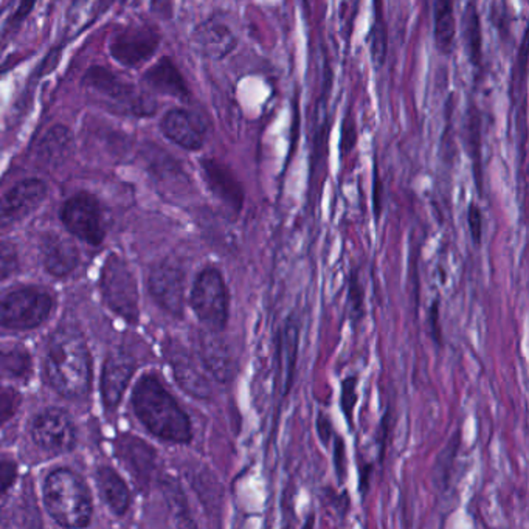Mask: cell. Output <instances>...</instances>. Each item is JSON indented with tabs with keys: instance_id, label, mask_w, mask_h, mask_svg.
Wrapping results in <instances>:
<instances>
[{
	"instance_id": "cell-1",
	"label": "cell",
	"mask_w": 529,
	"mask_h": 529,
	"mask_svg": "<svg viewBox=\"0 0 529 529\" xmlns=\"http://www.w3.org/2000/svg\"><path fill=\"white\" fill-rule=\"evenodd\" d=\"M48 382L59 395L78 399L88 395L92 365L88 345L75 328H59L53 334L46 355Z\"/></svg>"
},
{
	"instance_id": "cell-2",
	"label": "cell",
	"mask_w": 529,
	"mask_h": 529,
	"mask_svg": "<svg viewBox=\"0 0 529 529\" xmlns=\"http://www.w3.org/2000/svg\"><path fill=\"white\" fill-rule=\"evenodd\" d=\"M132 407L146 429L163 441H192V421L156 376L148 374L140 379L132 393Z\"/></svg>"
},
{
	"instance_id": "cell-3",
	"label": "cell",
	"mask_w": 529,
	"mask_h": 529,
	"mask_svg": "<svg viewBox=\"0 0 529 529\" xmlns=\"http://www.w3.org/2000/svg\"><path fill=\"white\" fill-rule=\"evenodd\" d=\"M44 503L53 520L64 528H84L92 517L89 489L69 469H58L47 477Z\"/></svg>"
},
{
	"instance_id": "cell-4",
	"label": "cell",
	"mask_w": 529,
	"mask_h": 529,
	"mask_svg": "<svg viewBox=\"0 0 529 529\" xmlns=\"http://www.w3.org/2000/svg\"><path fill=\"white\" fill-rule=\"evenodd\" d=\"M190 304L207 331L222 332L227 328L230 294L224 275L216 266H207L199 272L192 285Z\"/></svg>"
},
{
	"instance_id": "cell-5",
	"label": "cell",
	"mask_w": 529,
	"mask_h": 529,
	"mask_svg": "<svg viewBox=\"0 0 529 529\" xmlns=\"http://www.w3.org/2000/svg\"><path fill=\"white\" fill-rule=\"evenodd\" d=\"M99 287L106 304L124 320L137 323L140 317L139 289L128 262L111 253L101 269Z\"/></svg>"
},
{
	"instance_id": "cell-6",
	"label": "cell",
	"mask_w": 529,
	"mask_h": 529,
	"mask_svg": "<svg viewBox=\"0 0 529 529\" xmlns=\"http://www.w3.org/2000/svg\"><path fill=\"white\" fill-rule=\"evenodd\" d=\"M52 308L48 292L38 287L19 289L0 302V325L14 331H29L42 325Z\"/></svg>"
},
{
	"instance_id": "cell-7",
	"label": "cell",
	"mask_w": 529,
	"mask_h": 529,
	"mask_svg": "<svg viewBox=\"0 0 529 529\" xmlns=\"http://www.w3.org/2000/svg\"><path fill=\"white\" fill-rule=\"evenodd\" d=\"M84 82L90 92L95 93L99 99L114 107V111L126 112V114H149L151 109L146 106L143 95L137 92L135 86L123 80L111 70L103 67H92L89 70Z\"/></svg>"
},
{
	"instance_id": "cell-8",
	"label": "cell",
	"mask_w": 529,
	"mask_h": 529,
	"mask_svg": "<svg viewBox=\"0 0 529 529\" xmlns=\"http://www.w3.org/2000/svg\"><path fill=\"white\" fill-rule=\"evenodd\" d=\"M65 227L76 238L90 245H99L105 239V222L98 201L88 192L70 198L61 209Z\"/></svg>"
},
{
	"instance_id": "cell-9",
	"label": "cell",
	"mask_w": 529,
	"mask_h": 529,
	"mask_svg": "<svg viewBox=\"0 0 529 529\" xmlns=\"http://www.w3.org/2000/svg\"><path fill=\"white\" fill-rule=\"evenodd\" d=\"M149 291L160 308L182 317L185 309V270L173 260H165L152 268Z\"/></svg>"
},
{
	"instance_id": "cell-10",
	"label": "cell",
	"mask_w": 529,
	"mask_h": 529,
	"mask_svg": "<svg viewBox=\"0 0 529 529\" xmlns=\"http://www.w3.org/2000/svg\"><path fill=\"white\" fill-rule=\"evenodd\" d=\"M160 44L158 31L149 27H129L112 38V58L126 67H139L154 56Z\"/></svg>"
},
{
	"instance_id": "cell-11",
	"label": "cell",
	"mask_w": 529,
	"mask_h": 529,
	"mask_svg": "<svg viewBox=\"0 0 529 529\" xmlns=\"http://www.w3.org/2000/svg\"><path fill=\"white\" fill-rule=\"evenodd\" d=\"M31 433L36 444L52 454L67 452L75 446L76 431L73 421L70 419L69 414L58 408H50L39 414L33 422Z\"/></svg>"
},
{
	"instance_id": "cell-12",
	"label": "cell",
	"mask_w": 529,
	"mask_h": 529,
	"mask_svg": "<svg viewBox=\"0 0 529 529\" xmlns=\"http://www.w3.org/2000/svg\"><path fill=\"white\" fill-rule=\"evenodd\" d=\"M47 196V185L39 179H25L0 198V228L22 221L31 215Z\"/></svg>"
},
{
	"instance_id": "cell-13",
	"label": "cell",
	"mask_w": 529,
	"mask_h": 529,
	"mask_svg": "<svg viewBox=\"0 0 529 529\" xmlns=\"http://www.w3.org/2000/svg\"><path fill=\"white\" fill-rule=\"evenodd\" d=\"M166 359H168L173 374L182 390L196 399H209L211 396V385L198 362L194 361L188 351L175 342L166 345Z\"/></svg>"
},
{
	"instance_id": "cell-14",
	"label": "cell",
	"mask_w": 529,
	"mask_h": 529,
	"mask_svg": "<svg viewBox=\"0 0 529 529\" xmlns=\"http://www.w3.org/2000/svg\"><path fill=\"white\" fill-rule=\"evenodd\" d=\"M201 168L209 192L235 213H241L245 202L244 186L241 185L232 169L216 158H204L201 162Z\"/></svg>"
},
{
	"instance_id": "cell-15",
	"label": "cell",
	"mask_w": 529,
	"mask_h": 529,
	"mask_svg": "<svg viewBox=\"0 0 529 529\" xmlns=\"http://www.w3.org/2000/svg\"><path fill=\"white\" fill-rule=\"evenodd\" d=\"M162 132L175 145L186 151H199L205 143V124L196 114L175 107L162 120Z\"/></svg>"
},
{
	"instance_id": "cell-16",
	"label": "cell",
	"mask_w": 529,
	"mask_h": 529,
	"mask_svg": "<svg viewBox=\"0 0 529 529\" xmlns=\"http://www.w3.org/2000/svg\"><path fill=\"white\" fill-rule=\"evenodd\" d=\"M135 363L128 354L115 351L106 359L101 376V393L107 410H115L134 374Z\"/></svg>"
},
{
	"instance_id": "cell-17",
	"label": "cell",
	"mask_w": 529,
	"mask_h": 529,
	"mask_svg": "<svg viewBox=\"0 0 529 529\" xmlns=\"http://www.w3.org/2000/svg\"><path fill=\"white\" fill-rule=\"evenodd\" d=\"M41 256L47 272L58 278L72 274L80 264V251L75 243L59 233L42 236Z\"/></svg>"
},
{
	"instance_id": "cell-18",
	"label": "cell",
	"mask_w": 529,
	"mask_h": 529,
	"mask_svg": "<svg viewBox=\"0 0 529 529\" xmlns=\"http://www.w3.org/2000/svg\"><path fill=\"white\" fill-rule=\"evenodd\" d=\"M216 334L219 332L205 329L204 334L201 336V362L211 378L222 384H227L238 371V363L233 357L228 345Z\"/></svg>"
},
{
	"instance_id": "cell-19",
	"label": "cell",
	"mask_w": 529,
	"mask_h": 529,
	"mask_svg": "<svg viewBox=\"0 0 529 529\" xmlns=\"http://www.w3.org/2000/svg\"><path fill=\"white\" fill-rule=\"evenodd\" d=\"M192 41L201 55L213 61L227 58L238 46V38L233 30L219 21L201 23L192 35Z\"/></svg>"
},
{
	"instance_id": "cell-20",
	"label": "cell",
	"mask_w": 529,
	"mask_h": 529,
	"mask_svg": "<svg viewBox=\"0 0 529 529\" xmlns=\"http://www.w3.org/2000/svg\"><path fill=\"white\" fill-rule=\"evenodd\" d=\"M118 455L132 474L137 484L146 488L156 471V452L139 438L124 435L116 441Z\"/></svg>"
},
{
	"instance_id": "cell-21",
	"label": "cell",
	"mask_w": 529,
	"mask_h": 529,
	"mask_svg": "<svg viewBox=\"0 0 529 529\" xmlns=\"http://www.w3.org/2000/svg\"><path fill=\"white\" fill-rule=\"evenodd\" d=\"M298 344H300V325H298L297 317L291 315L279 331L278 355L283 396L289 395L294 384L295 367H297Z\"/></svg>"
},
{
	"instance_id": "cell-22",
	"label": "cell",
	"mask_w": 529,
	"mask_h": 529,
	"mask_svg": "<svg viewBox=\"0 0 529 529\" xmlns=\"http://www.w3.org/2000/svg\"><path fill=\"white\" fill-rule=\"evenodd\" d=\"M145 82L156 92L169 95L175 98L186 99L190 97L188 84L185 78L173 63V59L162 58L158 64L152 65L151 69L145 73Z\"/></svg>"
},
{
	"instance_id": "cell-23",
	"label": "cell",
	"mask_w": 529,
	"mask_h": 529,
	"mask_svg": "<svg viewBox=\"0 0 529 529\" xmlns=\"http://www.w3.org/2000/svg\"><path fill=\"white\" fill-rule=\"evenodd\" d=\"M97 483H98L101 495L105 499L106 505L109 507L116 516H123L129 509L131 495L126 483L114 469L103 465L97 472Z\"/></svg>"
},
{
	"instance_id": "cell-24",
	"label": "cell",
	"mask_w": 529,
	"mask_h": 529,
	"mask_svg": "<svg viewBox=\"0 0 529 529\" xmlns=\"http://www.w3.org/2000/svg\"><path fill=\"white\" fill-rule=\"evenodd\" d=\"M455 0H435L433 2V23H435V42L442 55H450L454 50L456 21H455Z\"/></svg>"
},
{
	"instance_id": "cell-25",
	"label": "cell",
	"mask_w": 529,
	"mask_h": 529,
	"mask_svg": "<svg viewBox=\"0 0 529 529\" xmlns=\"http://www.w3.org/2000/svg\"><path fill=\"white\" fill-rule=\"evenodd\" d=\"M463 35H465V50L474 67H480L483 61V38H482V22L475 4H469L463 16Z\"/></svg>"
},
{
	"instance_id": "cell-26",
	"label": "cell",
	"mask_w": 529,
	"mask_h": 529,
	"mask_svg": "<svg viewBox=\"0 0 529 529\" xmlns=\"http://www.w3.org/2000/svg\"><path fill=\"white\" fill-rule=\"evenodd\" d=\"M73 146V134L64 124H56L41 140V151L48 158H63Z\"/></svg>"
},
{
	"instance_id": "cell-27",
	"label": "cell",
	"mask_w": 529,
	"mask_h": 529,
	"mask_svg": "<svg viewBox=\"0 0 529 529\" xmlns=\"http://www.w3.org/2000/svg\"><path fill=\"white\" fill-rule=\"evenodd\" d=\"M31 371V361L27 351L23 349H10L0 351V376L23 379Z\"/></svg>"
},
{
	"instance_id": "cell-28",
	"label": "cell",
	"mask_w": 529,
	"mask_h": 529,
	"mask_svg": "<svg viewBox=\"0 0 529 529\" xmlns=\"http://www.w3.org/2000/svg\"><path fill=\"white\" fill-rule=\"evenodd\" d=\"M370 52L371 58L376 65H384L388 52V31H387V23H385L382 13L376 14V21L370 31Z\"/></svg>"
},
{
	"instance_id": "cell-29",
	"label": "cell",
	"mask_w": 529,
	"mask_h": 529,
	"mask_svg": "<svg viewBox=\"0 0 529 529\" xmlns=\"http://www.w3.org/2000/svg\"><path fill=\"white\" fill-rule=\"evenodd\" d=\"M467 146L471 151L474 165H475V177H477L478 190H482V131H480V118L477 112H472L467 124Z\"/></svg>"
},
{
	"instance_id": "cell-30",
	"label": "cell",
	"mask_w": 529,
	"mask_h": 529,
	"mask_svg": "<svg viewBox=\"0 0 529 529\" xmlns=\"http://www.w3.org/2000/svg\"><path fill=\"white\" fill-rule=\"evenodd\" d=\"M363 302H365V291H363V286L359 278V270L354 269L349 277L348 285V304L354 320L361 321L362 317L365 315Z\"/></svg>"
},
{
	"instance_id": "cell-31",
	"label": "cell",
	"mask_w": 529,
	"mask_h": 529,
	"mask_svg": "<svg viewBox=\"0 0 529 529\" xmlns=\"http://www.w3.org/2000/svg\"><path fill=\"white\" fill-rule=\"evenodd\" d=\"M355 402H357V376H348L342 380V412L349 425L354 419Z\"/></svg>"
},
{
	"instance_id": "cell-32",
	"label": "cell",
	"mask_w": 529,
	"mask_h": 529,
	"mask_svg": "<svg viewBox=\"0 0 529 529\" xmlns=\"http://www.w3.org/2000/svg\"><path fill=\"white\" fill-rule=\"evenodd\" d=\"M19 268L16 245L10 241H0V281L12 277Z\"/></svg>"
},
{
	"instance_id": "cell-33",
	"label": "cell",
	"mask_w": 529,
	"mask_h": 529,
	"mask_svg": "<svg viewBox=\"0 0 529 529\" xmlns=\"http://www.w3.org/2000/svg\"><path fill=\"white\" fill-rule=\"evenodd\" d=\"M332 461H334V471L338 478V483H344L346 480V472H348V463H346V448H345V439L334 435V446H332Z\"/></svg>"
},
{
	"instance_id": "cell-34",
	"label": "cell",
	"mask_w": 529,
	"mask_h": 529,
	"mask_svg": "<svg viewBox=\"0 0 529 529\" xmlns=\"http://www.w3.org/2000/svg\"><path fill=\"white\" fill-rule=\"evenodd\" d=\"M467 224H469V232L474 244L482 245L483 239V213L477 204L472 202L467 209Z\"/></svg>"
},
{
	"instance_id": "cell-35",
	"label": "cell",
	"mask_w": 529,
	"mask_h": 529,
	"mask_svg": "<svg viewBox=\"0 0 529 529\" xmlns=\"http://www.w3.org/2000/svg\"><path fill=\"white\" fill-rule=\"evenodd\" d=\"M19 405L18 396L12 391L0 390V425L5 424L16 414Z\"/></svg>"
},
{
	"instance_id": "cell-36",
	"label": "cell",
	"mask_w": 529,
	"mask_h": 529,
	"mask_svg": "<svg viewBox=\"0 0 529 529\" xmlns=\"http://www.w3.org/2000/svg\"><path fill=\"white\" fill-rule=\"evenodd\" d=\"M18 475V465L13 461H2L0 463V497L12 488Z\"/></svg>"
},
{
	"instance_id": "cell-37",
	"label": "cell",
	"mask_w": 529,
	"mask_h": 529,
	"mask_svg": "<svg viewBox=\"0 0 529 529\" xmlns=\"http://www.w3.org/2000/svg\"><path fill=\"white\" fill-rule=\"evenodd\" d=\"M317 435L320 438L321 444L328 448L331 438L334 437V431H332V424L329 418L325 414H319L317 418Z\"/></svg>"
},
{
	"instance_id": "cell-38",
	"label": "cell",
	"mask_w": 529,
	"mask_h": 529,
	"mask_svg": "<svg viewBox=\"0 0 529 529\" xmlns=\"http://www.w3.org/2000/svg\"><path fill=\"white\" fill-rule=\"evenodd\" d=\"M429 326H431V338L435 340V344L441 345L442 331L441 325H439V304L438 302L433 303L431 312H429Z\"/></svg>"
},
{
	"instance_id": "cell-39",
	"label": "cell",
	"mask_w": 529,
	"mask_h": 529,
	"mask_svg": "<svg viewBox=\"0 0 529 529\" xmlns=\"http://www.w3.org/2000/svg\"><path fill=\"white\" fill-rule=\"evenodd\" d=\"M342 149L345 152L351 151V148L354 146L355 140H357V132H355V124L353 118L348 116L344 123V134H342Z\"/></svg>"
},
{
	"instance_id": "cell-40",
	"label": "cell",
	"mask_w": 529,
	"mask_h": 529,
	"mask_svg": "<svg viewBox=\"0 0 529 529\" xmlns=\"http://www.w3.org/2000/svg\"><path fill=\"white\" fill-rule=\"evenodd\" d=\"M382 181L379 179V175H374V213L379 218V213H382Z\"/></svg>"
},
{
	"instance_id": "cell-41",
	"label": "cell",
	"mask_w": 529,
	"mask_h": 529,
	"mask_svg": "<svg viewBox=\"0 0 529 529\" xmlns=\"http://www.w3.org/2000/svg\"><path fill=\"white\" fill-rule=\"evenodd\" d=\"M35 2L36 0H22L18 12H16V21H22V19L27 18L29 13L31 12V8L35 6Z\"/></svg>"
},
{
	"instance_id": "cell-42",
	"label": "cell",
	"mask_w": 529,
	"mask_h": 529,
	"mask_svg": "<svg viewBox=\"0 0 529 529\" xmlns=\"http://www.w3.org/2000/svg\"><path fill=\"white\" fill-rule=\"evenodd\" d=\"M372 467L370 465H363L361 469V491L365 494V491L370 488V480H371Z\"/></svg>"
},
{
	"instance_id": "cell-43",
	"label": "cell",
	"mask_w": 529,
	"mask_h": 529,
	"mask_svg": "<svg viewBox=\"0 0 529 529\" xmlns=\"http://www.w3.org/2000/svg\"><path fill=\"white\" fill-rule=\"evenodd\" d=\"M303 2H304V4H308L309 0H303Z\"/></svg>"
}]
</instances>
